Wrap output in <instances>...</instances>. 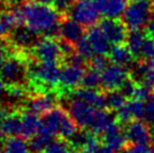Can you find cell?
Segmentation results:
<instances>
[{
  "mask_svg": "<svg viewBox=\"0 0 154 153\" xmlns=\"http://www.w3.org/2000/svg\"><path fill=\"white\" fill-rule=\"evenodd\" d=\"M66 153H80L79 152V150L74 149V148H70V149L68 150V152Z\"/></svg>",
  "mask_w": 154,
  "mask_h": 153,
  "instance_id": "obj_43",
  "label": "cell"
},
{
  "mask_svg": "<svg viewBox=\"0 0 154 153\" xmlns=\"http://www.w3.org/2000/svg\"><path fill=\"white\" fill-rule=\"evenodd\" d=\"M150 153H154V146H153V148H151V150H150Z\"/></svg>",
  "mask_w": 154,
  "mask_h": 153,
  "instance_id": "obj_45",
  "label": "cell"
},
{
  "mask_svg": "<svg viewBox=\"0 0 154 153\" xmlns=\"http://www.w3.org/2000/svg\"><path fill=\"white\" fill-rule=\"evenodd\" d=\"M70 148L71 146L68 141L57 137L56 140L52 141L41 153H66Z\"/></svg>",
  "mask_w": 154,
  "mask_h": 153,
  "instance_id": "obj_29",
  "label": "cell"
},
{
  "mask_svg": "<svg viewBox=\"0 0 154 153\" xmlns=\"http://www.w3.org/2000/svg\"><path fill=\"white\" fill-rule=\"evenodd\" d=\"M54 139V135L41 126L37 134L28 140L29 149L32 153H41Z\"/></svg>",
  "mask_w": 154,
  "mask_h": 153,
  "instance_id": "obj_22",
  "label": "cell"
},
{
  "mask_svg": "<svg viewBox=\"0 0 154 153\" xmlns=\"http://www.w3.org/2000/svg\"><path fill=\"white\" fill-rule=\"evenodd\" d=\"M151 143L154 145V126L152 128V136H151Z\"/></svg>",
  "mask_w": 154,
  "mask_h": 153,
  "instance_id": "obj_44",
  "label": "cell"
},
{
  "mask_svg": "<svg viewBox=\"0 0 154 153\" xmlns=\"http://www.w3.org/2000/svg\"><path fill=\"white\" fill-rule=\"evenodd\" d=\"M75 47H77L78 53L83 56L86 60H88V61L96 55V52H94V47L90 44L89 39H88L87 36H83L81 39H79L75 43Z\"/></svg>",
  "mask_w": 154,
  "mask_h": 153,
  "instance_id": "obj_28",
  "label": "cell"
},
{
  "mask_svg": "<svg viewBox=\"0 0 154 153\" xmlns=\"http://www.w3.org/2000/svg\"><path fill=\"white\" fill-rule=\"evenodd\" d=\"M22 13L25 25L42 36L59 37L60 23L65 15L59 13L50 5L39 4L33 0H27L22 5Z\"/></svg>",
  "mask_w": 154,
  "mask_h": 153,
  "instance_id": "obj_1",
  "label": "cell"
},
{
  "mask_svg": "<svg viewBox=\"0 0 154 153\" xmlns=\"http://www.w3.org/2000/svg\"><path fill=\"white\" fill-rule=\"evenodd\" d=\"M108 56L112 63L119 64L123 67H132L134 61H136L132 52L129 51L128 46L120 43V44H114V46L110 48V51L108 53Z\"/></svg>",
  "mask_w": 154,
  "mask_h": 153,
  "instance_id": "obj_20",
  "label": "cell"
},
{
  "mask_svg": "<svg viewBox=\"0 0 154 153\" xmlns=\"http://www.w3.org/2000/svg\"><path fill=\"white\" fill-rule=\"evenodd\" d=\"M0 130L6 137L22 134V107H15L5 117L0 124Z\"/></svg>",
  "mask_w": 154,
  "mask_h": 153,
  "instance_id": "obj_17",
  "label": "cell"
},
{
  "mask_svg": "<svg viewBox=\"0 0 154 153\" xmlns=\"http://www.w3.org/2000/svg\"><path fill=\"white\" fill-rule=\"evenodd\" d=\"M33 59L43 62H60L62 61V52L60 48L59 39L54 37L43 36L37 41L30 50Z\"/></svg>",
  "mask_w": 154,
  "mask_h": 153,
  "instance_id": "obj_4",
  "label": "cell"
},
{
  "mask_svg": "<svg viewBox=\"0 0 154 153\" xmlns=\"http://www.w3.org/2000/svg\"><path fill=\"white\" fill-rule=\"evenodd\" d=\"M111 61L108 55L105 54H96L94 58L88 61V67L94 70H97L99 72H103L105 69L107 68Z\"/></svg>",
  "mask_w": 154,
  "mask_h": 153,
  "instance_id": "obj_30",
  "label": "cell"
},
{
  "mask_svg": "<svg viewBox=\"0 0 154 153\" xmlns=\"http://www.w3.org/2000/svg\"><path fill=\"white\" fill-rule=\"evenodd\" d=\"M101 140L100 137L94 135L92 133H90L89 137L85 145L82 146L81 149L79 150L80 153H99L100 151V146H101Z\"/></svg>",
  "mask_w": 154,
  "mask_h": 153,
  "instance_id": "obj_31",
  "label": "cell"
},
{
  "mask_svg": "<svg viewBox=\"0 0 154 153\" xmlns=\"http://www.w3.org/2000/svg\"><path fill=\"white\" fill-rule=\"evenodd\" d=\"M11 53H13V50L9 46L7 41H0V68L2 67L5 61L8 59V56Z\"/></svg>",
  "mask_w": 154,
  "mask_h": 153,
  "instance_id": "obj_36",
  "label": "cell"
},
{
  "mask_svg": "<svg viewBox=\"0 0 154 153\" xmlns=\"http://www.w3.org/2000/svg\"><path fill=\"white\" fill-rule=\"evenodd\" d=\"M99 27L103 30L106 37L109 39L111 44H120L125 43L126 41L128 27L126 26L123 19L105 16V18L100 19L99 21Z\"/></svg>",
  "mask_w": 154,
  "mask_h": 153,
  "instance_id": "obj_10",
  "label": "cell"
},
{
  "mask_svg": "<svg viewBox=\"0 0 154 153\" xmlns=\"http://www.w3.org/2000/svg\"><path fill=\"white\" fill-rule=\"evenodd\" d=\"M86 36L89 39L90 44L94 47L96 54H105L108 55L110 51V44L109 39L106 37L103 30L98 26H90L86 30Z\"/></svg>",
  "mask_w": 154,
  "mask_h": 153,
  "instance_id": "obj_16",
  "label": "cell"
},
{
  "mask_svg": "<svg viewBox=\"0 0 154 153\" xmlns=\"http://www.w3.org/2000/svg\"><path fill=\"white\" fill-rule=\"evenodd\" d=\"M100 14L94 0H77L70 9L69 16L88 28L99 20Z\"/></svg>",
  "mask_w": 154,
  "mask_h": 153,
  "instance_id": "obj_5",
  "label": "cell"
},
{
  "mask_svg": "<svg viewBox=\"0 0 154 153\" xmlns=\"http://www.w3.org/2000/svg\"><path fill=\"white\" fill-rule=\"evenodd\" d=\"M145 36L146 34H144L141 30H128L125 44L128 46L129 51L132 52V54L134 55L135 60L140 59L142 45H143Z\"/></svg>",
  "mask_w": 154,
  "mask_h": 153,
  "instance_id": "obj_23",
  "label": "cell"
},
{
  "mask_svg": "<svg viewBox=\"0 0 154 153\" xmlns=\"http://www.w3.org/2000/svg\"><path fill=\"white\" fill-rule=\"evenodd\" d=\"M81 86L87 87V88H94V89L100 88L101 89V72L88 67L83 76V79H82Z\"/></svg>",
  "mask_w": 154,
  "mask_h": 153,
  "instance_id": "obj_26",
  "label": "cell"
},
{
  "mask_svg": "<svg viewBox=\"0 0 154 153\" xmlns=\"http://www.w3.org/2000/svg\"><path fill=\"white\" fill-rule=\"evenodd\" d=\"M75 1L77 0H55L53 5H54V8L59 13L63 14V15H69L70 9L75 4Z\"/></svg>",
  "mask_w": 154,
  "mask_h": 153,
  "instance_id": "obj_34",
  "label": "cell"
},
{
  "mask_svg": "<svg viewBox=\"0 0 154 153\" xmlns=\"http://www.w3.org/2000/svg\"><path fill=\"white\" fill-rule=\"evenodd\" d=\"M70 96L72 98L81 99L89 102L90 105L94 106L96 108H106V98H105V91L103 89H94V88H87L80 86L79 88L70 92Z\"/></svg>",
  "mask_w": 154,
  "mask_h": 153,
  "instance_id": "obj_14",
  "label": "cell"
},
{
  "mask_svg": "<svg viewBox=\"0 0 154 153\" xmlns=\"http://www.w3.org/2000/svg\"><path fill=\"white\" fill-rule=\"evenodd\" d=\"M0 153H1V149H0Z\"/></svg>",
  "mask_w": 154,
  "mask_h": 153,
  "instance_id": "obj_46",
  "label": "cell"
},
{
  "mask_svg": "<svg viewBox=\"0 0 154 153\" xmlns=\"http://www.w3.org/2000/svg\"><path fill=\"white\" fill-rule=\"evenodd\" d=\"M7 6H10V7H16V6H19V5H23L25 1L27 0H4Z\"/></svg>",
  "mask_w": 154,
  "mask_h": 153,
  "instance_id": "obj_40",
  "label": "cell"
},
{
  "mask_svg": "<svg viewBox=\"0 0 154 153\" xmlns=\"http://www.w3.org/2000/svg\"><path fill=\"white\" fill-rule=\"evenodd\" d=\"M0 106H1V105H0Z\"/></svg>",
  "mask_w": 154,
  "mask_h": 153,
  "instance_id": "obj_48",
  "label": "cell"
},
{
  "mask_svg": "<svg viewBox=\"0 0 154 153\" xmlns=\"http://www.w3.org/2000/svg\"><path fill=\"white\" fill-rule=\"evenodd\" d=\"M41 125H42V122L38 118L37 114L27 111L24 107H22V134L20 136H23L26 140H29L35 134H37L41 128Z\"/></svg>",
  "mask_w": 154,
  "mask_h": 153,
  "instance_id": "obj_18",
  "label": "cell"
},
{
  "mask_svg": "<svg viewBox=\"0 0 154 153\" xmlns=\"http://www.w3.org/2000/svg\"><path fill=\"white\" fill-rule=\"evenodd\" d=\"M65 111H66L65 108L56 105L52 109L42 114V118H41L42 125L41 126L45 128L46 131H48L50 133H52L54 136L57 135V130H59V126H60V122Z\"/></svg>",
  "mask_w": 154,
  "mask_h": 153,
  "instance_id": "obj_19",
  "label": "cell"
},
{
  "mask_svg": "<svg viewBox=\"0 0 154 153\" xmlns=\"http://www.w3.org/2000/svg\"><path fill=\"white\" fill-rule=\"evenodd\" d=\"M66 111L72 116V118L75 120V123L79 127L88 130L94 117L97 108L92 105H90L89 102L85 101V100L71 98L68 102Z\"/></svg>",
  "mask_w": 154,
  "mask_h": 153,
  "instance_id": "obj_8",
  "label": "cell"
},
{
  "mask_svg": "<svg viewBox=\"0 0 154 153\" xmlns=\"http://www.w3.org/2000/svg\"><path fill=\"white\" fill-rule=\"evenodd\" d=\"M150 150L146 144H134L127 142L118 153H150Z\"/></svg>",
  "mask_w": 154,
  "mask_h": 153,
  "instance_id": "obj_33",
  "label": "cell"
},
{
  "mask_svg": "<svg viewBox=\"0 0 154 153\" xmlns=\"http://www.w3.org/2000/svg\"><path fill=\"white\" fill-rule=\"evenodd\" d=\"M87 68L88 67H80V65L64 63L63 65H61L60 83H59V94L61 95V97L65 92L70 94L81 86Z\"/></svg>",
  "mask_w": 154,
  "mask_h": 153,
  "instance_id": "obj_6",
  "label": "cell"
},
{
  "mask_svg": "<svg viewBox=\"0 0 154 153\" xmlns=\"http://www.w3.org/2000/svg\"><path fill=\"white\" fill-rule=\"evenodd\" d=\"M85 28L86 27L82 26L80 23L72 19L69 15H65L60 23V37L75 44L85 36Z\"/></svg>",
  "mask_w": 154,
  "mask_h": 153,
  "instance_id": "obj_13",
  "label": "cell"
},
{
  "mask_svg": "<svg viewBox=\"0 0 154 153\" xmlns=\"http://www.w3.org/2000/svg\"><path fill=\"white\" fill-rule=\"evenodd\" d=\"M105 98H106V108L112 111L119 109L120 107L125 105V102L128 100L119 89L105 91Z\"/></svg>",
  "mask_w": 154,
  "mask_h": 153,
  "instance_id": "obj_25",
  "label": "cell"
},
{
  "mask_svg": "<svg viewBox=\"0 0 154 153\" xmlns=\"http://www.w3.org/2000/svg\"><path fill=\"white\" fill-rule=\"evenodd\" d=\"M129 76V71L123 65L109 64L101 72V89L103 91L119 89Z\"/></svg>",
  "mask_w": 154,
  "mask_h": 153,
  "instance_id": "obj_11",
  "label": "cell"
},
{
  "mask_svg": "<svg viewBox=\"0 0 154 153\" xmlns=\"http://www.w3.org/2000/svg\"><path fill=\"white\" fill-rule=\"evenodd\" d=\"M99 153H118L116 150H114L111 146L105 144V143H101V146H100V151Z\"/></svg>",
  "mask_w": 154,
  "mask_h": 153,
  "instance_id": "obj_39",
  "label": "cell"
},
{
  "mask_svg": "<svg viewBox=\"0 0 154 153\" xmlns=\"http://www.w3.org/2000/svg\"><path fill=\"white\" fill-rule=\"evenodd\" d=\"M144 120L149 124L154 125V98L149 99L145 104V111H144Z\"/></svg>",
  "mask_w": 154,
  "mask_h": 153,
  "instance_id": "obj_35",
  "label": "cell"
},
{
  "mask_svg": "<svg viewBox=\"0 0 154 153\" xmlns=\"http://www.w3.org/2000/svg\"><path fill=\"white\" fill-rule=\"evenodd\" d=\"M128 107L134 119H144V111H145V104L142 100L131 98L127 100Z\"/></svg>",
  "mask_w": 154,
  "mask_h": 153,
  "instance_id": "obj_32",
  "label": "cell"
},
{
  "mask_svg": "<svg viewBox=\"0 0 154 153\" xmlns=\"http://www.w3.org/2000/svg\"><path fill=\"white\" fill-rule=\"evenodd\" d=\"M61 96L55 91H41L30 92L24 102V108L37 115H42L55 107Z\"/></svg>",
  "mask_w": 154,
  "mask_h": 153,
  "instance_id": "obj_7",
  "label": "cell"
},
{
  "mask_svg": "<svg viewBox=\"0 0 154 153\" xmlns=\"http://www.w3.org/2000/svg\"><path fill=\"white\" fill-rule=\"evenodd\" d=\"M5 90H6V85H5L4 80H2V79H1V76H0V95L4 94Z\"/></svg>",
  "mask_w": 154,
  "mask_h": 153,
  "instance_id": "obj_42",
  "label": "cell"
},
{
  "mask_svg": "<svg viewBox=\"0 0 154 153\" xmlns=\"http://www.w3.org/2000/svg\"><path fill=\"white\" fill-rule=\"evenodd\" d=\"M138 60H144L151 63H154V37L146 34L144 42L142 45L141 55Z\"/></svg>",
  "mask_w": 154,
  "mask_h": 153,
  "instance_id": "obj_27",
  "label": "cell"
},
{
  "mask_svg": "<svg viewBox=\"0 0 154 153\" xmlns=\"http://www.w3.org/2000/svg\"><path fill=\"white\" fill-rule=\"evenodd\" d=\"M100 140L103 143L109 145L114 150H116L117 152H119L120 150L123 149V146L127 143L124 126L117 120L112 122L108 126L107 130L105 131V133L101 135Z\"/></svg>",
  "mask_w": 154,
  "mask_h": 153,
  "instance_id": "obj_12",
  "label": "cell"
},
{
  "mask_svg": "<svg viewBox=\"0 0 154 153\" xmlns=\"http://www.w3.org/2000/svg\"><path fill=\"white\" fill-rule=\"evenodd\" d=\"M146 34H149L150 36L154 37V16L150 19V21L146 25Z\"/></svg>",
  "mask_w": 154,
  "mask_h": 153,
  "instance_id": "obj_38",
  "label": "cell"
},
{
  "mask_svg": "<svg viewBox=\"0 0 154 153\" xmlns=\"http://www.w3.org/2000/svg\"><path fill=\"white\" fill-rule=\"evenodd\" d=\"M143 82L147 83V85L154 90V65L150 67V69L147 70V72L145 73V76H144Z\"/></svg>",
  "mask_w": 154,
  "mask_h": 153,
  "instance_id": "obj_37",
  "label": "cell"
},
{
  "mask_svg": "<svg viewBox=\"0 0 154 153\" xmlns=\"http://www.w3.org/2000/svg\"><path fill=\"white\" fill-rule=\"evenodd\" d=\"M78 128H79V126L77 125L75 120L72 118V116L66 111L60 122V126L57 130V137H61L63 140L68 141L74 133L77 132Z\"/></svg>",
  "mask_w": 154,
  "mask_h": 153,
  "instance_id": "obj_24",
  "label": "cell"
},
{
  "mask_svg": "<svg viewBox=\"0 0 154 153\" xmlns=\"http://www.w3.org/2000/svg\"><path fill=\"white\" fill-rule=\"evenodd\" d=\"M1 153H29V144L23 136H8L0 146Z\"/></svg>",
  "mask_w": 154,
  "mask_h": 153,
  "instance_id": "obj_21",
  "label": "cell"
},
{
  "mask_svg": "<svg viewBox=\"0 0 154 153\" xmlns=\"http://www.w3.org/2000/svg\"><path fill=\"white\" fill-rule=\"evenodd\" d=\"M33 1H36V2L44 4V5H53L55 0H33Z\"/></svg>",
  "mask_w": 154,
  "mask_h": 153,
  "instance_id": "obj_41",
  "label": "cell"
},
{
  "mask_svg": "<svg viewBox=\"0 0 154 153\" xmlns=\"http://www.w3.org/2000/svg\"><path fill=\"white\" fill-rule=\"evenodd\" d=\"M153 15L154 0H131L122 17L128 30H142Z\"/></svg>",
  "mask_w": 154,
  "mask_h": 153,
  "instance_id": "obj_3",
  "label": "cell"
},
{
  "mask_svg": "<svg viewBox=\"0 0 154 153\" xmlns=\"http://www.w3.org/2000/svg\"><path fill=\"white\" fill-rule=\"evenodd\" d=\"M153 98H154V92H153Z\"/></svg>",
  "mask_w": 154,
  "mask_h": 153,
  "instance_id": "obj_47",
  "label": "cell"
},
{
  "mask_svg": "<svg viewBox=\"0 0 154 153\" xmlns=\"http://www.w3.org/2000/svg\"><path fill=\"white\" fill-rule=\"evenodd\" d=\"M32 60L30 52L14 51L0 68V76L6 87L29 85L28 63Z\"/></svg>",
  "mask_w": 154,
  "mask_h": 153,
  "instance_id": "obj_2",
  "label": "cell"
},
{
  "mask_svg": "<svg viewBox=\"0 0 154 153\" xmlns=\"http://www.w3.org/2000/svg\"><path fill=\"white\" fill-rule=\"evenodd\" d=\"M124 126L127 142L134 144H150L152 128L144 119H133Z\"/></svg>",
  "mask_w": 154,
  "mask_h": 153,
  "instance_id": "obj_9",
  "label": "cell"
},
{
  "mask_svg": "<svg viewBox=\"0 0 154 153\" xmlns=\"http://www.w3.org/2000/svg\"><path fill=\"white\" fill-rule=\"evenodd\" d=\"M116 120V114L108 108H97L94 117L90 124L88 131L94 135L101 137L105 131L108 128L112 122Z\"/></svg>",
  "mask_w": 154,
  "mask_h": 153,
  "instance_id": "obj_15",
  "label": "cell"
}]
</instances>
